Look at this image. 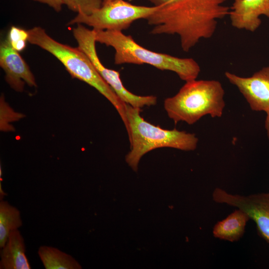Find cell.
Masks as SVG:
<instances>
[{
  "mask_svg": "<svg viewBox=\"0 0 269 269\" xmlns=\"http://www.w3.org/2000/svg\"><path fill=\"white\" fill-rule=\"evenodd\" d=\"M68 8L78 13L90 14L99 8L103 0H61Z\"/></svg>",
  "mask_w": 269,
  "mask_h": 269,
  "instance_id": "obj_16",
  "label": "cell"
},
{
  "mask_svg": "<svg viewBox=\"0 0 269 269\" xmlns=\"http://www.w3.org/2000/svg\"><path fill=\"white\" fill-rule=\"evenodd\" d=\"M158 7L136 5L124 0H113L102 4L90 14L78 13L68 24H82L94 30L122 31L129 28L134 21L145 19Z\"/></svg>",
  "mask_w": 269,
  "mask_h": 269,
  "instance_id": "obj_6",
  "label": "cell"
},
{
  "mask_svg": "<svg viewBox=\"0 0 269 269\" xmlns=\"http://www.w3.org/2000/svg\"><path fill=\"white\" fill-rule=\"evenodd\" d=\"M126 110L131 150L125 158L126 162L134 171H137L141 158L153 149L170 147L192 151L196 148L198 138L194 134L176 129H163L155 126L141 116V108L126 104Z\"/></svg>",
  "mask_w": 269,
  "mask_h": 269,
  "instance_id": "obj_4",
  "label": "cell"
},
{
  "mask_svg": "<svg viewBox=\"0 0 269 269\" xmlns=\"http://www.w3.org/2000/svg\"><path fill=\"white\" fill-rule=\"evenodd\" d=\"M229 0H172L158 5L145 19L153 34H177L183 51L214 35L218 20L228 16Z\"/></svg>",
  "mask_w": 269,
  "mask_h": 269,
  "instance_id": "obj_1",
  "label": "cell"
},
{
  "mask_svg": "<svg viewBox=\"0 0 269 269\" xmlns=\"http://www.w3.org/2000/svg\"><path fill=\"white\" fill-rule=\"evenodd\" d=\"M152 3L155 6H158L163 4L172 0H147Z\"/></svg>",
  "mask_w": 269,
  "mask_h": 269,
  "instance_id": "obj_19",
  "label": "cell"
},
{
  "mask_svg": "<svg viewBox=\"0 0 269 269\" xmlns=\"http://www.w3.org/2000/svg\"><path fill=\"white\" fill-rule=\"evenodd\" d=\"M212 197L216 203L236 207L246 212L256 223L259 235L269 244V193L242 195L216 188Z\"/></svg>",
  "mask_w": 269,
  "mask_h": 269,
  "instance_id": "obj_8",
  "label": "cell"
},
{
  "mask_svg": "<svg viewBox=\"0 0 269 269\" xmlns=\"http://www.w3.org/2000/svg\"><path fill=\"white\" fill-rule=\"evenodd\" d=\"M25 245L19 231L14 230L9 234L0 252V269H30L25 254Z\"/></svg>",
  "mask_w": 269,
  "mask_h": 269,
  "instance_id": "obj_12",
  "label": "cell"
},
{
  "mask_svg": "<svg viewBox=\"0 0 269 269\" xmlns=\"http://www.w3.org/2000/svg\"><path fill=\"white\" fill-rule=\"evenodd\" d=\"M224 95L219 81L195 79L186 82L176 94L165 99L164 108L175 124L192 125L206 115L221 117L225 106Z\"/></svg>",
  "mask_w": 269,
  "mask_h": 269,
  "instance_id": "obj_5",
  "label": "cell"
},
{
  "mask_svg": "<svg viewBox=\"0 0 269 269\" xmlns=\"http://www.w3.org/2000/svg\"><path fill=\"white\" fill-rule=\"evenodd\" d=\"M112 0H103V4H105V3H106L109 1H111Z\"/></svg>",
  "mask_w": 269,
  "mask_h": 269,
  "instance_id": "obj_21",
  "label": "cell"
},
{
  "mask_svg": "<svg viewBox=\"0 0 269 269\" xmlns=\"http://www.w3.org/2000/svg\"><path fill=\"white\" fill-rule=\"evenodd\" d=\"M38 255L46 269H81L80 263L72 256L57 248L40 246Z\"/></svg>",
  "mask_w": 269,
  "mask_h": 269,
  "instance_id": "obj_14",
  "label": "cell"
},
{
  "mask_svg": "<svg viewBox=\"0 0 269 269\" xmlns=\"http://www.w3.org/2000/svg\"><path fill=\"white\" fill-rule=\"evenodd\" d=\"M22 225L19 210L7 201L0 202V248L6 243L9 233Z\"/></svg>",
  "mask_w": 269,
  "mask_h": 269,
  "instance_id": "obj_15",
  "label": "cell"
},
{
  "mask_svg": "<svg viewBox=\"0 0 269 269\" xmlns=\"http://www.w3.org/2000/svg\"><path fill=\"white\" fill-rule=\"evenodd\" d=\"M249 215L238 209L225 219L217 222L213 229L214 237L229 242L239 240L243 235Z\"/></svg>",
  "mask_w": 269,
  "mask_h": 269,
  "instance_id": "obj_13",
  "label": "cell"
},
{
  "mask_svg": "<svg viewBox=\"0 0 269 269\" xmlns=\"http://www.w3.org/2000/svg\"><path fill=\"white\" fill-rule=\"evenodd\" d=\"M28 42L49 52L64 65L74 78L95 88L115 108L125 127H128L126 105L113 89L103 79L88 56L78 47L60 43L47 34L39 26L27 30Z\"/></svg>",
  "mask_w": 269,
  "mask_h": 269,
  "instance_id": "obj_2",
  "label": "cell"
},
{
  "mask_svg": "<svg viewBox=\"0 0 269 269\" xmlns=\"http://www.w3.org/2000/svg\"><path fill=\"white\" fill-rule=\"evenodd\" d=\"M0 66L5 72V81L15 91L22 92L25 83L30 87L37 86L28 65L7 38L0 43Z\"/></svg>",
  "mask_w": 269,
  "mask_h": 269,
  "instance_id": "obj_10",
  "label": "cell"
},
{
  "mask_svg": "<svg viewBox=\"0 0 269 269\" xmlns=\"http://www.w3.org/2000/svg\"><path fill=\"white\" fill-rule=\"evenodd\" d=\"M265 128L267 132L269 138V119L265 121Z\"/></svg>",
  "mask_w": 269,
  "mask_h": 269,
  "instance_id": "obj_20",
  "label": "cell"
},
{
  "mask_svg": "<svg viewBox=\"0 0 269 269\" xmlns=\"http://www.w3.org/2000/svg\"><path fill=\"white\" fill-rule=\"evenodd\" d=\"M226 78L235 86L244 97L251 109L264 111L269 119V66L255 73L252 76L243 77L226 71Z\"/></svg>",
  "mask_w": 269,
  "mask_h": 269,
  "instance_id": "obj_9",
  "label": "cell"
},
{
  "mask_svg": "<svg viewBox=\"0 0 269 269\" xmlns=\"http://www.w3.org/2000/svg\"><path fill=\"white\" fill-rule=\"evenodd\" d=\"M27 30L12 26L10 27L7 39L11 47L18 52L24 49L28 41Z\"/></svg>",
  "mask_w": 269,
  "mask_h": 269,
  "instance_id": "obj_17",
  "label": "cell"
},
{
  "mask_svg": "<svg viewBox=\"0 0 269 269\" xmlns=\"http://www.w3.org/2000/svg\"><path fill=\"white\" fill-rule=\"evenodd\" d=\"M96 42L112 47L115 64H147L160 70L175 72L182 80L196 79L200 72L198 63L191 58H179L156 52L137 43L131 35L116 30H94Z\"/></svg>",
  "mask_w": 269,
  "mask_h": 269,
  "instance_id": "obj_3",
  "label": "cell"
},
{
  "mask_svg": "<svg viewBox=\"0 0 269 269\" xmlns=\"http://www.w3.org/2000/svg\"><path fill=\"white\" fill-rule=\"evenodd\" d=\"M38 2H40L44 4H47L50 7H52L54 10L57 12L60 11L62 9V5H63L61 0H33Z\"/></svg>",
  "mask_w": 269,
  "mask_h": 269,
  "instance_id": "obj_18",
  "label": "cell"
},
{
  "mask_svg": "<svg viewBox=\"0 0 269 269\" xmlns=\"http://www.w3.org/2000/svg\"><path fill=\"white\" fill-rule=\"evenodd\" d=\"M229 15L232 25L254 32L260 26V16L269 18V0H234Z\"/></svg>",
  "mask_w": 269,
  "mask_h": 269,
  "instance_id": "obj_11",
  "label": "cell"
},
{
  "mask_svg": "<svg viewBox=\"0 0 269 269\" xmlns=\"http://www.w3.org/2000/svg\"><path fill=\"white\" fill-rule=\"evenodd\" d=\"M72 32L78 43V47L88 56L101 76L121 100L133 107L141 109L156 105V97L139 96L131 93L125 87L118 71L108 69L103 65L96 51V41L93 29L90 30L83 24H77V26L73 29Z\"/></svg>",
  "mask_w": 269,
  "mask_h": 269,
  "instance_id": "obj_7",
  "label": "cell"
}]
</instances>
